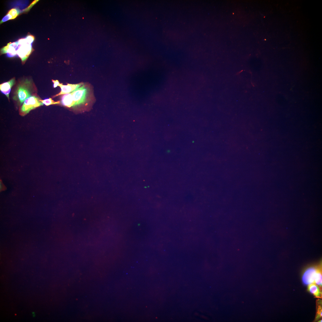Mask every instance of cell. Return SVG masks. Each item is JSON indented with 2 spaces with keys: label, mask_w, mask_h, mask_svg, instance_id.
Segmentation results:
<instances>
[{
  "label": "cell",
  "mask_w": 322,
  "mask_h": 322,
  "mask_svg": "<svg viewBox=\"0 0 322 322\" xmlns=\"http://www.w3.org/2000/svg\"><path fill=\"white\" fill-rule=\"evenodd\" d=\"M319 265L312 266L306 269L304 271L302 276L303 283L306 285L315 283V280Z\"/></svg>",
  "instance_id": "5"
},
{
  "label": "cell",
  "mask_w": 322,
  "mask_h": 322,
  "mask_svg": "<svg viewBox=\"0 0 322 322\" xmlns=\"http://www.w3.org/2000/svg\"><path fill=\"white\" fill-rule=\"evenodd\" d=\"M40 101H41L43 104H44L47 106L52 104H59L60 103V101L59 100L57 101H55L52 100L51 98L46 99L44 100L40 99Z\"/></svg>",
  "instance_id": "14"
},
{
  "label": "cell",
  "mask_w": 322,
  "mask_h": 322,
  "mask_svg": "<svg viewBox=\"0 0 322 322\" xmlns=\"http://www.w3.org/2000/svg\"><path fill=\"white\" fill-rule=\"evenodd\" d=\"M83 85V83H82L76 84L67 83L66 85H63L62 83H60L58 86L60 87L61 91L59 93L54 95L53 98L62 95L71 93Z\"/></svg>",
  "instance_id": "6"
},
{
  "label": "cell",
  "mask_w": 322,
  "mask_h": 322,
  "mask_svg": "<svg viewBox=\"0 0 322 322\" xmlns=\"http://www.w3.org/2000/svg\"><path fill=\"white\" fill-rule=\"evenodd\" d=\"M52 81L53 83V87L54 88H56L58 85L60 83L58 80H52Z\"/></svg>",
  "instance_id": "16"
},
{
  "label": "cell",
  "mask_w": 322,
  "mask_h": 322,
  "mask_svg": "<svg viewBox=\"0 0 322 322\" xmlns=\"http://www.w3.org/2000/svg\"><path fill=\"white\" fill-rule=\"evenodd\" d=\"M0 190L1 191V190H2L3 189V187H4L3 185L2 184V182H0Z\"/></svg>",
  "instance_id": "17"
},
{
  "label": "cell",
  "mask_w": 322,
  "mask_h": 322,
  "mask_svg": "<svg viewBox=\"0 0 322 322\" xmlns=\"http://www.w3.org/2000/svg\"><path fill=\"white\" fill-rule=\"evenodd\" d=\"M74 102L73 109L83 112L89 109L90 103L88 99L87 89L83 85L72 92Z\"/></svg>",
  "instance_id": "1"
},
{
  "label": "cell",
  "mask_w": 322,
  "mask_h": 322,
  "mask_svg": "<svg viewBox=\"0 0 322 322\" xmlns=\"http://www.w3.org/2000/svg\"><path fill=\"white\" fill-rule=\"evenodd\" d=\"M18 13H19L18 11L15 9H12L10 10L7 15L2 19L1 22L15 18L18 16Z\"/></svg>",
  "instance_id": "11"
},
{
  "label": "cell",
  "mask_w": 322,
  "mask_h": 322,
  "mask_svg": "<svg viewBox=\"0 0 322 322\" xmlns=\"http://www.w3.org/2000/svg\"><path fill=\"white\" fill-rule=\"evenodd\" d=\"M322 266L321 264L319 265L315 280V283L321 288L322 287Z\"/></svg>",
  "instance_id": "12"
},
{
  "label": "cell",
  "mask_w": 322,
  "mask_h": 322,
  "mask_svg": "<svg viewBox=\"0 0 322 322\" xmlns=\"http://www.w3.org/2000/svg\"><path fill=\"white\" fill-rule=\"evenodd\" d=\"M15 78H13L8 81L0 85V90L1 92L4 94L9 99V94L12 86L15 84Z\"/></svg>",
  "instance_id": "8"
},
{
  "label": "cell",
  "mask_w": 322,
  "mask_h": 322,
  "mask_svg": "<svg viewBox=\"0 0 322 322\" xmlns=\"http://www.w3.org/2000/svg\"><path fill=\"white\" fill-rule=\"evenodd\" d=\"M40 100L35 95H32L27 98L20 109V114L24 116L31 110L43 105V104L40 101Z\"/></svg>",
  "instance_id": "4"
},
{
  "label": "cell",
  "mask_w": 322,
  "mask_h": 322,
  "mask_svg": "<svg viewBox=\"0 0 322 322\" xmlns=\"http://www.w3.org/2000/svg\"><path fill=\"white\" fill-rule=\"evenodd\" d=\"M307 290L308 291L312 294L315 297L318 298H322L321 289L315 283L308 285Z\"/></svg>",
  "instance_id": "9"
},
{
  "label": "cell",
  "mask_w": 322,
  "mask_h": 322,
  "mask_svg": "<svg viewBox=\"0 0 322 322\" xmlns=\"http://www.w3.org/2000/svg\"><path fill=\"white\" fill-rule=\"evenodd\" d=\"M38 0H35L30 5L28 6L26 9H25L24 10L25 11H26L29 10L32 6L35 4Z\"/></svg>",
  "instance_id": "15"
},
{
  "label": "cell",
  "mask_w": 322,
  "mask_h": 322,
  "mask_svg": "<svg viewBox=\"0 0 322 322\" xmlns=\"http://www.w3.org/2000/svg\"><path fill=\"white\" fill-rule=\"evenodd\" d=\"M32 85L31 81L27 79L20 83L16 89L14 99L21 104L27 98L32 96Z\"/></svg>",
  "instance_id": "2"
},
{
  "label": "cell",
  "mask_w": 322,
  "mask_h": 322,
  "mask_svg": "<svg viewBox=\"0 0 322 322\" xmlns=\"http://www.w3.org/2000/svg\"><path fill=\"white\" fill-rule=\"evenodd\" d=\"M61 103L64 106L72 108L74 102L72 93L64 94L61 97Z\"/></svg>",
  "instance_id": "10"
},
{
  "label": "cell",
  "mask_w": 322,
  "mask_h": 322,
  "mask_svg": "<svg viewBox=\"0 0 322 322\" xmlns=\"http://www.w3.org/2000/svg\"><path fill=\"white\" fill-rule=\"evenodd\" d=\"M18 46V42L10 43L7 45L2 49L1 52L2 54L7 53L8 56L12 57L17 54Z\"/></svg>",
  "instance_id": "7"
},
{
  "label": "cell",
  "mask_w": 322,
  "mask_h": 322,
  "mask_svg": "<svg viewBox=\"0 0 322 322\" xmlns=\"http://www.w3.org/2000/svg\"><path fill=\"white\" fill-rule=\"evenodd\" d=\"M34 39L33 36L29 35L25 38L20 39L18 42L17 54L22 62H25L31 53L32 48L31 44Z\"/></svg>",
  "instance_id": "3"
},
{
  "label": "cell",
  "mask_w": 322,
  "mask_h": 322,
  "mask_svg": "<svg viewBox=\"0 0 322 322\" xmlns=\"http://www.w3.org/2000/svg\"><path fill=\"white\" fill-rule=\"evenodd\" d=\"M316 313L315 321H318L322 317V301L318 299L316 301Z\"/></svg>",
  "instance_id": "13"
}]
</instances>
